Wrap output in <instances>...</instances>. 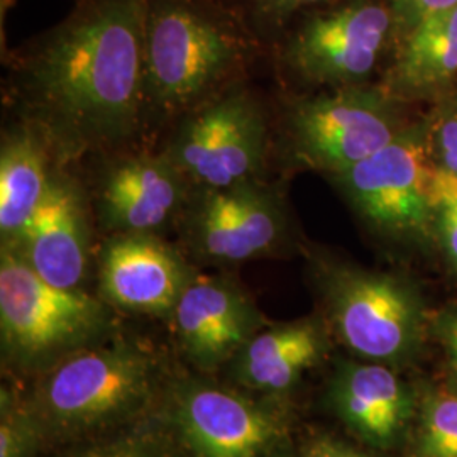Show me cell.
Segmentation results:
<instances>
[{"label": "cell", "mask_w": 457, "mask_h": 457, "mask_svg": "<svg viewBox=\"0 0 457 457\" xmlns=\"http://www.w3.org/2000/svg\"><path fill=\"white\" fill-rule=\"evenodd\" d=\"M149 0H96L33 49L17 73L28 124L58 154L129 141L146 107Z\"/></svg>", "instance_id": "6da1fadb"}, {"label": "cell", "mask_w": 457, "mask_h": 457, "mask_svg": "<svg viewBox=\"0 0 457 457\" xmlns=\"http://www.w3.org/2000/svg\"><path fill=\"white\" fill-rule=\"evenodd\" d=\"M160 354L128 337L102 339L39 373L22 393L45 445L96 439L143 417L168 388Z\"/></svg>", "instance_id": "7a4b0ae2"}, {"label": "cell", "mask_w": 457, "mask_h": 457, "mask_svg": "<svg viewBox=\"0 0 457 457\" xmlns=\"http://www.w3.org/2000/svg\"><path fill=\"white\" fill-rule=\"evenodd\" d=\"M112 311L98 295L51 285L14 245L2 243L0 339L5 364L39 375L105 339L114 327Z\"/></svg>", "instance_id": "3957f363"}, {"label": "cell", "mask_w": 457, "mask_h": 457, "mask_svg": "<svg viewBox=\"0 0 457 457\" xmlns=\"http://www.w3.org/2000/svg\"><path fill=\"white\" fill-rule=\"evenodd\" d=\"M315 281L336 337L358 358L409 360L424 334V305L403 278L341 262H315Z\"/></svg>", "instance_id": "277c9868"}, {"label": "cell", "mask_w": 457, "mask_h": 457, "mask_svg": "<svg viewBox=\"0 0 457 457\" xmlns=\"http://www.w3.org/2000/svg\"><path fill=\"white\" fill-rule=\"evenodd\" d=\"M239 43L222 26L188 5L149 9L146 107L162 115L194 111L236 68Z\"/></svg>", "instance_id": "5b68a950"}, {"label": "cell", "mask_w": 457, "mask_h": 457, "mask_svg": "<svg viewBox=\"0 0 457 457\" xmlns=\"http://www.w3.org/2000/svg\"><path fill=\"white\" fill-rule=\"evenodd\" d=\"M266 400L204 379L179 381L164 393V428L183 457H277L288 420Z\"/></svg>", "instance_id": "8992f818"}, {"label": "cell", "mask_w": 457, "mask_h": 457, "mask_svg": "<svg viewBox=\"0 0 457 457\" xmlns=\"http://www.w3.org/2000/svg\"><path fill=\"white\" fill-rule=\"evenodd\" d=\"M266 139L260 102L232 87L190 111L163 154L192 187L226 188L260 177Z\"/></svg>", "instance_id": "52a82bcc"}, {"label": "cell", "mask_w": 457, "mask_h": 457, "mask_svg": "<svg viewBox=\"0 0 457 457\" xmlns=\"http://www.w3.org/2000/svg\"><path fill=\"white\" fill-rule=\"evenodd\" d=\"M181 219L187 249L212 264L278 256L292 236L283 196L258 179L226 188H196Z\"/></svg>", "instance_id": "ba28073f"}, {"label": "cell", "mask_w": 457, "mask_h": 457, "mask_svg": "<svg viewBox=\"0 0 457 457\" xmlns=\"http://www.w3.org/2000/svg\"><path fill=\"white\" fill-rule=\"evenodd\" d=\"M403 128L386 94L360 85L295 100L287 114L295 158L334 177L373 156Z\"/></svg>", "instance_id": "9c48e42d"}, {"label": "cell", "mask_w": 457, "mask_h": 457, "mask_svg": "<svg viewBox=\"0 0 457 457\" xmlns=\"http://www.w3.org/2000/svg\"><path fill=\"white\" fill-rule=\"evenodd\" d=\"M430 129L403 128L373 156L334 177L361 219L386 236H432Z\"/></svg>", "instance_id": "30bf717a"}, {"label": "cell", "mask_w": 457, "mask_h": 457, "mask_svg": "<svg viewBox=\"0 0 457 457\" xmlns=\"http://www.w3.org/2000/svg\"><path fill=\"white\" fill-rule=\"evenodd\" d=\"M98 296L115 311L170 319L196 271L158 234H112L98 253Z\"/></svg>", "instance_id": "8fae6325"}, {"label": "cell", "mask_w": 457, "mask_h": 457, "mask_svg": "<svg viewBox=\"0 0 457 457\" xmlns=\"http://www.w3.org/2000/svg\"><path fill=\"white\" fill-rule=\"evenodd\" d=\"M392 22V11L373 2L313 17L288 46L287 62L309 82L360 85L378 63Z\"/></svg>", "instance_id": "7c38bea8"}, {"label": "cell", "mask_w": 457, "mask_h": 457, "mask_svg": "<svg viewBox=\"0 0 457 457\" xmlns=\"http://www.w3.org/2000/svg\"><path fill=\"white\" fill-rule=\"evenodd\" d=\"M168 320L183 356L204 373L232 362L249 339L270 324L237 281L198 273Z\"/></svg>", "instance_id": "4fadbf2b"}, {"label": "cell", "mask_w": 457, "mask_h": 457, "mask_svg": "<svg viewBox=\"0 0 457 457\" xmlns=\"http://www.w3.org/2000/svg\"><path fill=\"white\" fill-rule=\"evenodd\" d=\"M190 181L164 154L112 164L98 185V226L112 234H158L181 217Z\"/></svg>", "instance_id": "5bb4252c"}, {"label": "cell", "mask_w": 457, "mask_h": 457, "mask_svg": "<svg viewBox=\"0 0 457 457\" xmlns=\"http://www.w3.org/2000/svg\"><path fill=\"white\" fill-rule=\"evenodd\" d=\"M22 258L51 285L83 290L90 270V222L82 188L54 173L48 194L16 241Z\"/></svg>", "instance_id": "9a60e30c"}, {"label": "cell", "mask_w": 457, "mask_h": 457, "mask_svg": "<svg viewBox=\"0 0 457 457\" xmlns=\"http://www.w3.org/2000/svg\"><path fill=\"white\" fill-rule=\"evenodd\" d=\"M337 419L375 449H392L413 420V395L388 364L345 362L328 388Z\"/></svg>", "instance_id": "2e32d148"}, {"label": "cell", "mask_w": 457, "mask_h": 457, "mask_svg": "<svg viewBox=\"0 0 457 457\" xmlns=\"http://www.w3.org/2000/svg\"><path fill=\"white\" fill-rule=\"evenodd\" d=\"M326 349V326L317 319L266 324L232 361V375L245 390L275 400L290 392Z\"/></svg>", "instance_id": "e0dca14e"}, {"label": "cell", "mask_w": 457, "mask_h": 457, "mask_svg": "<svg viewBox=\"0 0 457 457\" xmlns=\"http://www.w3.org/2000/svg\"><path fill=\"white\" fill-rule=\"evenodd\" d=\"M48 143L29 124L7 132L0 147V234L16 241L48 194Z\"/></svg>", "instance_id": "ac0fdd59"}, {"label": "cell", "mask_w": 457, "mask_h": 457, "mask_svg": "<svg viewBox=\"0 0 457 457\" xmlns=\"http://www.w3.org/2000/svg\"><path fill=\"white\" fill-rule=\"evenodd\" d=\"M457 75V5L409 31L393 85L403 94H428Z\"/></svg>", "instance_id": "d6986e66"}, {"label": "cell", "mask_w": 457, "mask_h": 457, "mask_svg": "<svg viewBox=\"0 0 457 457\" xmlns=\"http://www.w3.org/2000/svg\"><path fill=\"white\" fill-rule=\"evenodd\" d=\"M413 457H457V393L430 388L419 403Z\"/></svg>", "instance_id": "ffe728a7"}, {"label": "cell", "mask_w": 457, "mask_h": 457, "mask_svg": "<svg viewBox=\"0 0 457 457\" xmlns=\"http://www.w3.org/2000/svg\"><path fill=\"white\" fill-rule=\"evenodd\" d=\"M45 447L22 393L4 386L0 392V457H37Z\"/></svg>", "instance_id": "44dd1931"}, {"label": "cell", "mask_w": 457, "mask_h": 457, "mask_svg": "<svg viewBox=\"0 0 457 457\" xmlns=\"http://www.w3.org/2000/svg\"><path fill=\"white\" fill-rule=\"evenodd\" d=\"M432 236L441 245L445 260L457 271V177L441 166H434L430 188Z\"/></svg>", "instance_id": "7402d4cb"}, {"label": "cell", "mask_w": 457, "mask_h": 457, "mask_svg": "<svg viewBox=\"0 0 457 457\" xmlns=\"http://www.w3.org/2000/svg\"><path fill=\"white\" fill-rule=\"evenodd\" d=\"M70 457H183L166 428H143L82 449Z\"/></svg>", "instance_id": "603a6c76"}, {"label": "cell", "mask_w": 457, "mask_h": 457, "mask_svg": "<svg viewBox=\"0 0 457 457\" xmlns=\"http://www.w3.org/2000/svg\"><path fill=\"white\" fill-rule=\"evenodd\" d=\"M430 147L441 168L457 177V97L441 107L430 126Z\"/></svg>", "instance_id": "cb8c5ba5"}, {"label": "cell", "mask_w": 457, "mask_h": 457, "mask_svg": "<svg viewBox=\"0 0 457 457\" xmlns=\"http://www.w3.org/2000/svg\"><path fill=\"white\" fill-rule=\"evenodd\" d=\"M393 21L411 31L430 17L454 9L457 0H390Z\"/></svg>", "instance_id": "d4e9b609"}, {"label": "cell", "mask_w": 457, "mask_h": 457, "mask_svg": "<svg viewBox=\"0 0 457 457\" xmlns=\"http://www.w3.org/2000/svg\"><path fill=\"white\" fill-rule=\"evenodd\" d=\"M437 334L445 349L451 390L457 393V309L447 312L437 322Z\"/></svg>", "instance_id": "484cf974"}, {"label": "cell", "mask_w": 457, "mask_h": 457, "mask_svg": "<svg viewBox=\"0 0 457 457\" xmlns=\"http://www.w3.org/2000/svg\"><path fill=\"white\" fill-rule=\"evenodd\" d=\"M256 2H258V9L264 16L279 19V17L292 14L294 11L303 5L322 2V0H256Z\"/></svg>", "instance_id": "4316f807"}, {"label": "cell", "mask_w": 457, "mask_h": 457, "mask_svg": "<svg viewBox=\"0 0 457 457\" xmlns=\"http://www.w3.org/2000/svg\"><path fill=\"white\" fill-rule=\"evenodd\" d=\"M305 457H373L339 442H319Z\"/></svg>", "instance_id": "83f0119b"}]
</instances>
